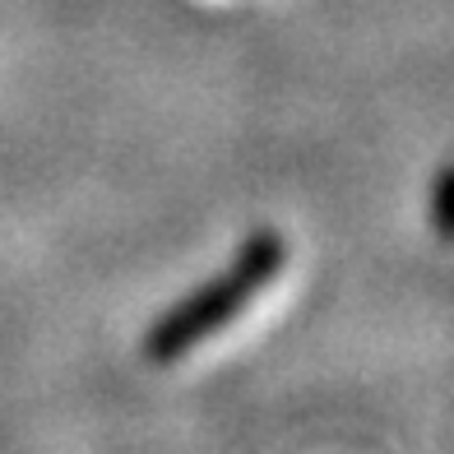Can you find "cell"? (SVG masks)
I'll return each instance as SVG.
<instances>
[{"mask_svg": "<svg viewBox=\"0 0 454 454\" xmlns=\"http://www.w3.org/2000/svg\"><path fill=\"white\" fill-rule=\"evenodd\" d=\"M287 264V241L274 227H260L241 241V251L232 255V264L214 278L195 287L191 297H181L176 306H168L144 334V357L153 366H172L191 353L195 343L214 339L223 325H232L241 316V306H251L264 287H270Z\"/></svg>", "mask_w": 454, "mask_h": 454, "instance_id": "6da1fadb", "label": "cell"}, {"mask_svg": "<svg viewBox=\"0 0 454 454\" xmlns=\"http://www.w3.org/2000/svg\"><path fill=\"white\" fill-rule=\"evenodd\" d=\"M431 223H436L441 241L454 246V162H445L436 176V195H431Z\"/></svg>", "mask_w": 454, "mask_h": 454, "instance_id": "7a4b0ae2", "label": "cell"}]
</instances>
